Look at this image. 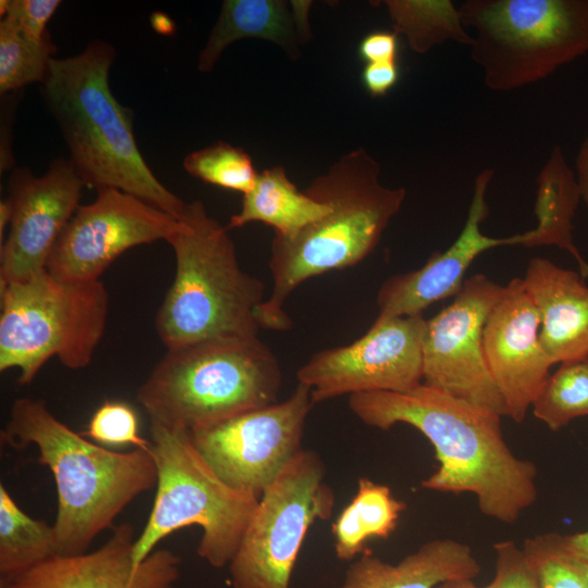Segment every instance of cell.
<instances>
[{
	"label": "cell",
	"instance_id": "9",
	"mask_svg": "<svg viewBox=\"0 0 588 588\" xmlns=\"http://www.w3.org/2000/svg\"><path fill=\"white\" fill-rule=\"evenodd\" d=\"M458 11L476 33L470 58L495 91L541 81L588 53V0H467Z\"/></svg>",
	"mask_w": 588,
	"mask_h": 588
},
{
	"label": "cell",
	"instance_id": "13",
	"mask_svg": "<svg viewBox=\"0 0 588 588\" xmlns=\"http://www.w3.org/2000/svg\"><path fill=\"white\" fill-rule=\"evenodd\" d=\"M504 286L476 273L454 301L426 321L422 382L457 399L505 416L502 397L487 367L482 333Z\"/></svg>",
	"mask_w": 588,
	"mask_h": 588
},
{
	"label": "cell",
	"instance_id": "3",
	"mask_svg": "<svg viewBox=\"0 0 588 588\" xmlns=\"http://www.w3.org/2000/svg\"><path fill=\"white\" fill-rule=\"evenodd\" d=\"M2 437L20 448L35 445L37 462L53 475L58 555L86 552L136 497L157 483L151 450L117 452L96 444L59 420L39 400H15Z\"/></svg>",
	"mask_w": 588,
	"mask_h": 588
},
{
	"label": "cell",
	"instance_id": "19",
	"mask_svg": "<svg viewBox=\"0 0 588 588\" xmlns=\"http://www.w3.org/2000/svg\"><path fill=\"white\" fill-rule=\"evenodd\" d=\"M522 279L539 313V341L551 365L588 359V285L580 273L535 257Z\"/></svg>",
	"mask_w": 588,
	"mask_h": 588
},
{
	"label": "cell",
	"instance_id": "24",
	"mask_svg": "<svg viewBox=\"0 0 588 588\" xmlns=\"http://www.w3.org/2000/svg\"><path fill=\"white\" fill-rule=\"evenodd\" d=\"M405 509L389 486L360 477L355 495L331 526L336 558L351 561L364 553L371 538L388 539Z\"/></svg>",
	"mask_w": 588,
	"mask_h": 588
},
{
	"label": "cell",
	"instance_id": "33",
	"mask_svg": "<svg viewBox=\"0 0 588 588\" xmlns=\"http://www.w3.org/2000/svg\"><path fill=\"white\" fill-rule=\"evenodd\" d=\"M60 4V0H9L2 17L11 19L30 40L42 41L49 36L46 26Z\"/></svg>",
	"mask_w": 588,
	"mask_h": 588
},
{
	"label": "cell",
	"instance_id": "40",
	"mask_svg": "<svg viewBox=\"0 0 588 588\" xmlns=\"http://www.w3.org/2000/svg\"><path fill=\"white\" fill-rule=\"evenodd\" d=\"M11 205L9 199L2 200L0 203V238L1 242H3V232L8 224H10L11 221Z\"/></svg>",
	"mask_w": 588,
	"mask_h": 588
},
{
	"label": "cell",
	"instance_id": "28",
	"mask_svg": "<svg viewBox=\"0 0 588 588\" xmlns=\"http://www.w3.org/2000/svg\"><path fill=\"white\" fill-rule=\"evenodd\" d=\"M56 51L48 36L42 41L27 38L8 16L0 21V93L41 84Z\"/></svg>",
	"mask_w": 588,
	"mask_h": 588
},
{
	"label": "cell",
	"instance_id": "15",
	"mask_svg": "<svg viewBox=\"0 0 588 588\" xmlns=\"http://www.w3.org/2000/svg\"><path fill=\"white\" fill-rule=\"evenodd\" d=\"M84 186L62 158L40 176L26 168L14 170L9 182L10 231L0 250V285L46 270L59 236L79 206Z\"/></svg>",
	"mask_w": 588,
	"mask_h": 588
},
{
	"label": "cell",
	"instance_id": "39",
	"mask_svg": "<svg viewBox=\"0 0 588 588\" xmlns=\"http://www.w3.org/2000/svg\"><path fill=\"white\" fill-rule=\"evenodd\" d=\"M151 27L162 35H170L174 32V22L162 12H155L150 16Z\"/></svg>",
	"mask_w": 588,
	"mask_h": 588
},
{
	"label": "cell",
	"instance_id": "26",
	"mask_svg": "<svg viewBox=\"0 0 588 588\" xmlns=\"http://www.w3.org/2000/svg\"><path fill=\"white\" fill-rule=\"evenodd\" d=\"M393 32L406 37L411 49L426 53L437 45L455 41L469 46L474 37L464 27L458 8L450 0H385Z\"/></svg>",
	"mask_w": 588,
	"mask_h": 588
},
{
	"label": "cell",
	"instance_id": "16",
	"mask_svg": "<svg viewBox=\"0 0 588 588\" xmlns=\"http://www.w3.org/2000/svg\"><path fill=\"white\" fill-rule=\"evenodd\" d=\"M540 316L522 278L512 279L488 315L483 356L505 416L522 422L546 384L551 363L539 341Z\"/></svg>",
	"mask_w": 588,
	"mask_h": 588
},
{
	"label": "cell",
	"instance_id": "1",
	"mask_svg": "<svg viewBox=\"0 0 588 588\" xmlns=\"http://www.w3.org/2000/svg\"><path fill=\"white\" fill-rule=\"evenodd\" d=\"M350 409L366 425L389 430L399 422L432 444L437 470L420 483L438 492L475 494L481 513L514 524L538 497L537 467L513 454L501 416L421 382L405 392L350 395Z\"/></svg>",
	"mask_w": 588,
	"mask_h": 588
},
{
	"label": "cell",
	"instance_id": "25",
	"mask_svg": "<svg viewBox=\"0 0 588 588\" xmlns=\"http://www.w3.org/2000/svg\"><path fill=\"white\" fill-rule=\"evenodd\" d=\"M58 555L52 525L27 515L0 485V576L5 579Z\"/></svg>",
	"mask_w": 588,
	"mask_h": 588
},
{
	"label": "cell",
	"instance_id": "20",
	"mask_svg": "<svg viewBox=\"0 0 588 588\" xmlns=\"http://www.w3.org/2000/svg\"><path fill=\"white\" fill-rule=\"evenodd\" d=\"M480 572L468 544L432 539L395 564L363 553L336 588H437L451 580L474 579Z\"/></svg>",
	"mask_w": 588,
	"mask_h": 588
},
{
	"label": "cell",
	"instance_id": "23",
	"mask_svg": "<svg viewBox=\"0 0 588 588\" xmlns=\"http://www.w3.org/2000/svg\"><path fill=\"white\" fill-rule=\"evenodd\" d=\"M331 210L329 204L299 191L284 168L258 173L255 186L243 195L241 210L230 218L228 230L261 222L279 236H292Z\"/></svg>",
	"mask_w": 588,
	"mask_h": 588
},
{
	"label": "cell",
	"instance_id": "7",
	"mask_svg": "<svg viewBox=\"0 0 588 588\" xmlns=\"http://www.w3.org/2000/svg\"><path fill=\"white\" fill-rule=\"evenodd\" d=\"M150 450L157 490L147 523L135 540V563H142L167 536L197 525L201 529L199 558L216 568L229 565L259 499L222 481L186 430L150 421Z\"/></svg>",
	"mask_w": 588,
	"mask_h": 588
},
{
	"label": "cell",
	"instance_id": "37",
	"mask_svg": "<svg viewBox=\"0 0 588 588\" xmlns=\"http://www.w3.org/2000/svg\"><path fill=\"white\" fill-rule=\"evenodd\" d=\"M575 174L580 189L581 200L588 208V135L580 144L575 161Z\"/></svg>",
	"mask_w": 588,
	"mask_h": 588
},
{
	"label": "cell",
	"instance_id": "30",
	"mask_svg": "<svg viewBox=\"0 0 588 588\" xmlns=\"http://www.w3.org/2000/svg\"><path fill=\"white\" fill-rule=\"evenodd\" d=\"M523 550L537 572L541 588H588V561L565 550L560 534L528 538Z\"/></svg>",
	"mask_w": 588,
	"mask_h": 588
},
{
	"label": "cell",
	"instance_id": "8",
	"mask_svg": "<svg viewBox=\"0 0 588 588\" xmlns=\"http://www.w3.org/2000/svg\"><path fill=\"white\" fill-rule=\"evenodd\" d=\"M0 287L1 371L17 369L24 385L52 357L70 369L90 364L109 313L101 280H62L46 269Z\"/></svg>",
	"mask_w": 588,
	"mask_h": 588
},
{
	"label": "cell",
	"instance_id": "4",
	"mask_svg": "<svg viewBox=\"0 0 588 588\" xmlns=\"http://www.w3.org/2000/svg\"><path fill=\"white\" fill-rule=\"evenodd\" d=\"M114 57V48L101 39L75 56L53 57L40 84L41 98L85 186L130 193L179 219L186 203L152 173L135 140L132 111L111 91Z\"/></svg>",
	"mask_w": 588,
	"mask_h": 588
},
{
	"label": "cell",
	"instance_id": "36",
	"mask_svg": "<svg viewBox=\"0 0 588 588\" xmlns=\"http://www.w3.org/2000/svg\"><path fill=\"white\" fill-rule=\"evenodd\" d=\"M311 1H291V11L294 19L295 28L301 40L305 44L311 39V29L309 23V10Z\"/></svg>",
	"mask_w": 588,
	"mask_h": 588
},
{
	"label": "cell",
	"instance_id": "5",
	"mask_svg": "<svg viewBox=\"0 0 588 588\" xmlns=\"http://www.w3.org/2000/svg\"><path fill=\"white\" fill-rule=\"evenodd\" d=\"M180 228L167 240L174 280L156 317L167 350L215 338L258 336L262 281L244 271L229 230L200 200L186 203Z\"/></svg>",
	"mask_w": 588,
	"mask_h": 588
},
{
	"label": "cell",
	"instance_id": "17",
	"mask_svg": "<svg viewBox=\"0 0 588 588\" xmlns=\"http://www.w3.org/2000/svg\"><path fill=\"white\" fill-rule=\"evenodd\" d=\"M134 528L119 525L100 548L81 554L54 555L36 566L1 579L2 588H174L179 555L167 549L134 561Z\"/></svg>",
	"mask_w": 588,
	"mask_h": 588
},
{
	"label": "cell",
	"instance_id": "6",
	"mask_svg": "<svg viewBox=\"0 0 588 588\" xmlns=\"http://www.w3.org/2000/svg\"><path fill=\"white\" fill-rule=\"evenodd\" d=\"M277 356L252 338H215L167 350L136 393L150 421L193 431L273 404Z\"/></svg>",
	"mask_w": 588,
	"mask_h": 588
},
{
	"label": "cell",
	"instance_id": "41",
	"mask_svg": "<svg viewBox=\"0 0 588 588\" xmlns=\"http://www.w3.org/2000/svg\"><path fill=\"white\" fill-rule=\"evenodd\" d=\"M437 588H487L479 587L474 583V579L451 580L439 585Z\"/></svg>",
	"mask_w": 588,
	"mask_h": 588
},
{
	"label": "cell",
	"instance_id": "38",
	"mask_svg": "<svg viewBox=\"0 0 588 588\" xmlns=\"http://www.w3.org/2000/svg\"><path fill=\"white\" fill-rule=\"evenodd\" d=\"M560 542L572 554L588 561V530L572 535H560Z\"/></svg>",
	"mask_w": 588,
	"mask_h": 588
},
{
	"label": "cell",
	"instance_id": "29",
	"mask_svg": "<svg viewBox=\"0 0 588 588\" xmlns=\"http://www.w3.org/2000/svg\"><path fill=\"white\" fill-rule=\"evenodd\" d=\"M185 171L205 183L246 194L257 181L250 156L242 148L218 142L183 160Z\"/></svg>",
	"mask_w": 588,
	"mask_h": 588
},
{
	"label": "cell",
	"instance_id": "31",
	"mask_svg": "<svg viewBox=\"0 0 588 588\" xmlns=\"http://www.w3.org/2000/svg\"><path fill=\"white\" fill-rule=\"evenodd\" d=\"M84 436L106 445L131 444L150 450V440L138 431V419L134 409L125 403L106 401L93 414Z\"/></svg>",
	"mask_w": 588,
	"mask_h": 588
},
{
	"label": "cell",
	"instance_id": "12",
	"mask_svg": "<svg viewBox=\"0 0 588 588\" xmlns=\"http://www.w3.org/2000/svg\"><path fill=\"white\" fill-rule=\"evenodd\" d=\"M422 314L376 318L355 342L313 355L297 380L314 403L344 394L405 392L422 382Z\"/></svg>",
	"mask_w": 588,
	"mask_h": 588
},
{
	"label": "cell",
	"instance_id": "35",
	"mask_svg": "<svg viewBox=\"0 0 588 588\" xmlns=\"http://www.w3.org/2000/svg\"><path fill=\"white\" fill-rule=\"evenodd\" d=\"M400 72L396 62L366 63L362 72V82L373 97L388 94L397 83Z\"/></svg>",
	"mask_w": 588,
	"mask_h": 588
},
{
	"label": "cell",
	"instance_id": "2",
	"mask_svg": "<svg viewBox=\"0 0 588 588\" xmlns=\"http://www.w3.org/2000/svg\"><path fill=\"white\" fill-rule=\"evenodd\" d=\"M379 162L363 147L343 155L304 189L331 210L292 236L274 234L269 269L272 290L257 309L260 328L292 327L289 296L306 280L355 266L370 255L405 197L404 187L380 182Z\"/></svg>",
	"mask_w": 588,
	"mask_h": 588
},
{
	"label": "cell",
	"instance_id": "18",
	"mask_svg": "<svg viewBox=\"0 0 588 588\" xmlns=\"http://www.w3.org/2000/svg\"><path fill=\"white\" fill-rule=\"evenodd\" d=\"M493 174L492 169H485L476 176L467 219L450 247L433 253L420 268L391 275L381 284L377 294V318L422 314L433 303L460 292L467 269L481 253L498 246L523 244L524 233L491 237L480 230L489 215L486 193Z\"/></svg>",
	"mask_w": 588,
	"mask_h": 588
},
{
	"label": "cell",
	"instance_id": "22",
	"mask_svg": "<svg viewBox=\"0 0 588 588\" xmlns=\"http://www.w3.org/2000/svg\"><path fill=\"white\" fill-rule=\"evenodd\" d=\"M580 189L575 172L565 160L560 146H554L537 177L535 215L537 225L524 233V247L556 246L568 252L588 278V262L579 253L573 238V219L579 201Z\"/></svg>",
	"mask_w": 588,
	"mask_h": 588
},
{
	"label": "cell",
	"instance_id": "27",
	"mask_svg": "<svg viewBox=\"0 0 588 588\" xmlns=\"http://www.w3.org/2000/svg\"><path fill=\"white\" fill-rule=\"evenodd\" d=\"M531 406L534 416L552 431L588 416V359L561 363Z\"/></svg>",
	"mask_w": 588,
	"mask_h": 588
},
{
	"label": "cell",
	"instance_id": "32",
	"mask_svg": "<svg viewBox=\"0 0 588 588\" xmlns=\"http://www.w3.org/2000/svg\"><path fill=\"white\" fill-rule=\"evenodd\" d=\"M493 549L494 576L487 588H541L535 567L515 541L497 542Z\"/></svg>",
	"mask_w": 588,
	"mask_h": 588
},
{
	"label": "cell",
	"instance_id": "14",
	"mask_svg": "<svg viewBox=\"0 0 588 588\" xmlns=\"http://www.w3.org/2000/svg\"><path fill=\"white\" fill-rule=\"evenodd\" d=\"M180 220L130 193L105 187L95 200L79 205L59 236L46 269L69 281L100 280L127 249L168 240Z\"/></svg>",
	"mask_w": 588,
	"mask_h": 588
},
{
	"label": "cell",
	"instance_id": "11",
	"mask_svg": "<svg viewBox=\"0 0 588 588\" xmlns=\"http://www.w3.org/2000/svg\"><path fill=\"white\" fill-rule=\"evenodd\" d=\"M310 389L298 383L283 402L188 431L212 470L231 488L260 498L303 450Z\"/></svg>",
	"mask_w": 588,
	"mask_h": 588
},
{
	"label": "cell",
	"instance_id": "10",
	"mask_svg": "<svg viewBox=\"0 0 588 588\" xmlns=\"http://www.w3.org/2000/svg\"><path fill=\"white\" fill-rule=\"evenodd\" d=\"M324 469L316 452L303 449L265 490L229 563L233 588H290L307 531L333 511Z\"/></svg>",
	"mask_w": 588,
	"mask_h": 588
},
{
	"label": "cell",
	"instance_id": "34",
	"mask_svg": "<svg viewBox=\"0 0 588 588\" xmlns=\"http://www.w3.org/2000/svg\"><path fill=\"white\" fill-rule=\"evenodd\" d=\"M397 35L390 30H375L366 35L358 53L366 63L396 62Z\"/></svg>",
	"mask_w": 588,
	"mask_h": 588
},
{
	"label": "cell",
	"instance_id": "21",
	"mask_svg": "<svg viewBox=\"0 0 588 588\" xmlns=\"http://www.w3.org/2000/svg\"><path fill=\"white\" fill-rule=\"evenodd\" d=\"M255 38L271 41L292 59L298 58V38L291 5L282 0H225L199 53L197 68L210 72L232 42Z\"/></svg>",
	"mask_w": 588,
	"mask_h": 588
}]
</instances>
